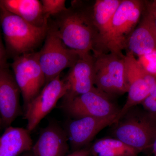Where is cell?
<instances>
[{
  "label": "cell",
  "mask_w": 156,
  "mask_h": 156,
  "mask_svg": "<svg viewBox=\"0 0 156 156\" xmlns=\"http://www.w3.org/2000/svg\"><path fill=\"white\" fill-rule=\"evenodd\" d=\"M125 50L137 56L156 51V28L152 15L147 9L128 37Z\"/></svg>",
  "instance_id": "5bb4252c"
},
{
  "label": "cell",
  "mask_w": 156,
  "mask_h": 156,
  "mask_svg": "<svg viewBox=\"0 0 156 156\" xmlns=\"http://www.w3.org/2000/svg\"><path fill=\"white\" fill-rule=\"evenodd\" d=\"M27 129L9 126L0 137V156H19L31 150L33 141Z\"/></svg>",
  "instance_id": "2e32d148"
},
{
  "label": "cell",
  "mask_w": 156,
  "mask_h": 156,
  "mask_svg": "<svg viewBox=\"0 0 156 156\" xmlns=\"http://www.w3.org/2000/svg\"><path fill=\"white\" fill-rule=\"evenodd\" d=\"M80 53L64 44L59 37L54 23L50 18L44 44L38 52L39 62L44 74L45 84L60 76L65 69L73 66Z\"/></svg>",
  "instance_id": "277c9868"
},
{
  "label": "cell",
  "mask_w": 156,
  "mask_h": 156,
  "mask_svg": "<svg viewBox=\"0 0 156 156\" xmlns=\"http://www.w3.org/2000/svg\"><path fill=\"white\" fill-rule=\"evenodd\" d=\"M144 7L143 1L122 0L105 37L94 53H112L125 56L123 51L126 49V42L139 23Z\"/></svg>",
  "instance_id": "3957f363"
},
{
  "label": "cell",
  "mask_w": 156,
  "mask_h": 156,
  "mask_svg": "<svg viewBox=\"0 0 156 156\" xmlns=\"http://www.w3.org/2000/svg\"><path fill=\"white\" fill-rule=\"evenodd\" d=\"M53 17L59 37L67 48L80 53L94 52L97 32L92 20V7L73 2L67 10Z\"/></svg>",
  "instance_id": "6da1fadb"
},
{
  "label": "cell",
  "mask_w": 156,
  "mask_h": 156,
  "mask_svg": "<svg viewBox=\"0 0 156 156\" xmlns=\"http://www.w3.org/2000/svg\"><path fill=\"white\" fill-rule=\"evenodd\" d=\"M7 57H8V54L2 40L1 23H0V69L8 68Z\"/></svg>",
  "instance_id": "603a6c76"
},
{
  "label": "cell",
  "mask_w": 156,
  "mask_h": 156,
  "mask_svg": "<svg viewBox=\"0 0 156 156\" xmlns=\"http://www.w3.org/2000/svg\"><path fill=\"white\" fill-rule=\"evenodd\" d=\"M152 148L153 152L154 154V156H156V136L154 140Z\"/></svg>",
  "instance_id": "484cf974"
},
{
  "label": "cell",
  "mask_w": 156,
  "mask_h": 156,
  "mask_svg": "<svg viewBox=\"0 0 156 156\" xmlns=\"http://www.w3.org/2000/svg\"><path fill=\"white\" fill-rule=\"evenodd\" d=\"M68 141L65 131L51 122L42 130L31 151L33 156H65L69 150Z\"/></svg>",
  "instance_id": "9a60e30c"
},
{
  "label": "cell",
  "mask_w": 156,
  "mask_h": 156,
  "mask_svg": "<svg viewBox=\"0 0 156 156\" xmlns=\"http://www.w3.org/2000/svg\"><path fill=\"white\" fill-rule=\"evenodd\" d=\"M147 9L152 15L156 28V0H154L148 5Z\"/></svg>",
  "instance_id": "cb8c5ba5"
},
{
  "label": "cell",
  "mask_w": 156,
  "mask_h": 156,
  "mask_svg": "<svg viewBox=\"0 0 156 156\" xmlns=\"http://www.w3.org/2000/svg\"><path fill=\"white\" fill-rule=\"evenodd\" d=\"M42 12L45 19L47 21L67 10L65 0H42Z\"/></svg>",
  "instance_id": "ffe728a7"
},
{
  "label": "cell",
  "mask_w": 156,
  "mask_h": 156,
  "mask_svg": "<svg viewBox=\"0 0 156 156\" xmlns=\"http://www.w3.org/2000/svg\"><path fill=\"white\" fill-rule=\"evenodd\" d=\"M137 60L144 69L156 76V51L137 56Z\"/></svg>",
  "instance_id": "44dd1931"
},
{
  "label": "cell",
  "mask_w": 156,
  "mask_h": 156,
  "mask_svg": "<svg viewBox=\"0 0 156 156\" xmlns=\"http://www.w3.org/2000/svg\"><path fill=\"white\" fill-rule=\"evenodd\" d=\"M73 152L72 153L69 154L67 156H73Z\"/></svg>",
  "instance_id": "83f0119b"
},
{
  "label": "cell",
  "mask_w": 156,
  "mask_h": 156,
  "mask_svg": "<svg viewBox=\"0 0 156 156\" xmlns=\"http://www.w3.org/2000/svg\"><path fill=\"white\" fill-rule=\"evenodd\" d=\"M0 6L32 25L38 27L48 25L38 0H2Z\"/></svg>",
  "instance_id": "e0dca14e"
},
{
  "label": "cell",
  "mask_w": 156,
  "mask_h": 156,
  "mask_svg": "<svg viewBox=\"0 0 156 156\" xmlns=\"http://www.w3.org/2000/svg\"><path fill=\"white\" fill-rule=\"evenodd\" d=\"M94 56L92 52L81 53L63 79L67 88L63 102L69 101L95 87Z\"/></svg>",
  "instance_id": "8fae6325"
},
{
  "label": "cell",
  "mask_w": 156,
  "mask_h": 156,
  "mask_svg": "<svg viewBox=\"0 0 156 156\" xmlns=\"http://www.w3.org/2000/svg\"><path fill=\"white\" fill-rule=\"evenodd\" d=\"M92 54L95 87L110 96L128 92L125 56L110 53Z\"/></svg>",
  "instance_id": "8992f818"
},
{
  "label": "cell",
  "mask_w": 156,
  "mask_h": 156,
  "mask_svg": "<svg viewBox=\"0 0 156 156\" xmlns=\"http://www.w3.org/2000/svg\"><path fill=\"white\" fill-rule=\"evenodd\" d=\"M0 23L7 54L13 57L34 52L45 40L48 27H38L0 6Z\"/></svg>",
  "instance_id": "7a4b0ae2"
},
{
  "label": "cell",
  "mask_w": 156,
  "mask_h": 156,
  "mask_svg": "<svg viewBox=\"0 0 156 156\" xmlns=\"http://www.w3.org/2000/svg\"><path fill=\"white\" fill-rule=\"evenodd\" d=\"M122 0H96L92 7V20L97 32L94 52L99 48L108 31L113 16Z\"/></svg>",
  "instance_id": "ac0fdd59"
},
{
  "label": "cell",
  "mask_w": 156,
  "mask_h": 156,
  "mask_svg": "<svg viewBox=\"0 0 156 156\" xmlns=\"http://www.w3.org/2000/svg\"><path fill=\"white\" fill-rule=\"evenodd\" d=\"M11 67L22 95L24 108L40 93L46 83L39 62L38 52H30L15 57Z\"/></svg>",
  "instance_id": "52a82bcc"
},
{
  "label": "cell",
  "mask_w": 156,
  "mask_h": 156,
  "mask_svg": "<svg viewBox=\"0 0 156 156\" xmlns=\"http://www.w3.org/2000/svg\"><path fill=\"white\" fill-rule=\"evenodd\" d=\"M73 156H89L90 155V151L86 149H81L78 150L73 152Z\"/></svg>",
  "instance_id": "d4e9b609"
},
{
  "label": "cell",
  "mask_w": 156,
  "mask_h": 156,
  "mask_svg": "<svg viewBox=\"0 0 156 156\" xmlns=\"http://www.w3.org/2000/svg\"><path fill=\"white\" fill-rule=\"evenodd\" d=\"M141 104L148 113L156 119V83L150 93Z\"/></svg>",
  "instance_id": "7402d4cb"
},
{
  "label": "cell",
  "mask_w": 156,
  "mask_h": 156,
  "mask_svg": "<svg viewBox=\"0 0 156 156\" xmlns=\"http://www.w3.org/2000/svg\"><path fill=\"white\" fill-rule=\"evenodd\" d=\"M67 88L60 76L45 84L40 93L24 108L27 128L31 133L40 122L56 106L59 99L63 98Z\"/></svg>",
  "instance_id": "30bf717a"
},
{
  "label": "cell",
  "mask_w": 156,
  "mask_h": 156,
  "mask_svg": "<svg viewBox=\"0 0 156 156\" xmlns=\"http://www.w3.org/2000/svg\"><path fill=\"white\" fill-rule=\"evenodd\" d=\"M119 115L106 118L84 117L71 121L65 131L72 148L76 151L88 144L102 129L116 123Z\"/></svg>",
  "instance_id": "7c38bea8"
},
{
  "label": "cell",
  "mask_w": 156,
  "mask_h": 156,
  "mask_svg": "<svg viewBox=\"0 0 156 156\" xmlns=\"http://www.w3.org/2000/svg\"><path fill=\"white\" fill-rule=\"evenodd\" d=\"M63 110L74 119L84 117L106 118L119 115L120 109L111 96L95 87L89 92L63 102Z\"/></svg>",
  "instance_id": "ba28073f"
},
{
  "label": "cell",
  "mask_w": 156,
  "mask_h": 156,
  "mask_svg": "<svg viewBox=\"0 0 156 156\" xmlns=\"http://www.w3.org/2000/svg\"><path fill=\"white\" fill-rule=\"evenodd\" d=\"M125 60L128 86V95L126 104L120 109L118 120L130 109L142 103L156 83V76L147 73L132 53L126 52Z\"/></svg>",
  "instance_id": "9c48e42d"
},
{
  "label": "cell",
  "mask_w": 156,
  "mask_h": 156,
  "mask_svg": "<svg viewBox=\"0 0 156 156\" xmlns=\"http://www.w3.org/2000/svg\"><path fill=\"white\" fill-rule=\"evenodd\" d=\"M20 89L9 68L0 69V116L2 124L9 127L21 115Z\"/></svg>",
  "instance_id": "4fadbf2b"
},
{
  "label": "cell",
  "mask_w": 156,
  "mask_h": 156,
  "mask_svg": "<svg viewBox=\"0 0 156 156\" xmlns=\"http://www.w3.org/2000/svg\"><path fill=\"white\" fill-rule=\"evenodd\" d=\"M93 156H137L138 151L116 138L96 140L89 150Z\"/></svg>",
  "instance_id": "d6986e66"
},
{
  "label": "cell",
  "mask_w": 156,
  "mask_h": 156,
  "mask_svg": "<svg viewBox=\"0 0 156 156\" xmlns=\"http://www.w3.org/2000/svg\"><path fill=\"white\" fill-rule=\"evenodd\" d=\"M156 119L131 108L115 123L113 135L139 152L152 147L156 136Z\"/></svg>",
  "instance_id": "5b68a950"
},
{
  "label": "cell",
  "mask_w": 156,
  "mask_h": 156,
  "mask_svg": "<svg viewBox=\"0 0 156 156\" xmlns=\"http://www.w3.org/2000/svg\"><path fill=\"white\" fill-rule=\"evenodd\" d=\"M19 156H33L31 150L26 152Z\"/></svg>",
  "instance_id": "4316f807"
}]
</instances>
